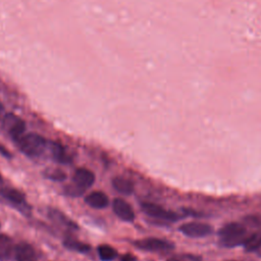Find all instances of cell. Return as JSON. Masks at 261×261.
<instances>
[{"label": "cell", "mask_w": 261, "mask_h": 261, "mask_svg": "<svg viewBox=\"0 0 261 261\" xmlns=\"http://www.w3.org/2000/svg\"><path fill=\"white\" fill-rule=\"evenodd\" d=\"M166 261H181V260H179L178 258H169Z\"/></svg>", "instance_id": "603a6c76"}, {"label": "cell", "mask_w": 261, "mask_h": 261, "mask_svg": "<svg viewBox=\"0 0 261 261\" xmlns=\"http://www.w3.org/2000/svg\"><path fill=\"white\" fill-rule=\"evenodd\" d=\"M15 142L20 151L30 157L40 156L45 151L47 145L46 140L37 134L21 136Z\"/></svg>", "instance_id": "7a4b0ae2"}, {"label": "cell", "mask_w": 261, "mask_h": 261, "mask_svg": "<svg viewBox=\"0 0 261 261\" xmlns=\"http://www.w3.org/2000/svg\"><path fill=\"white\" fill-rule=\"evenodd\" d=\"M141 207L143 212H145L147 215L153 218H157L165 221H176L179 218L178 214H176L175 212L165 210L161 206H158L153 203H143Z\"/></svg>", "instance_id": "5b68a950"}, {"label": "cell", "mask_w": 261, "mask_h": 261, "mask_svg": "<svg viewBox=\"0 0 261 261\" xmlns=\"http://www.w3.org/2000/svg\"><path fill=\"white\" fill-rule=\"evenodd\" d=\"M179 230L189 238H204L212 232V227L207 223L188 222L184 223L179 227Z\"/></svg>", "instance_id": "8992f818"}, {"label": "cell", "mask_w": 261, "mask_h": 261, "mask_svg": "<svg viewBox=\"0 0 261 261\" xmlns=\"http://www.w3.org/2000/svg\"><path fill=\"white\" fill-rule=\"evenodd\" d=\"M72 179L75 187H77L82 191H85L86 189L92 187L95 181V175L92 171L86 168H79L74 171Z\"/></svg>", "instance_id": "ba28073f"}, {"label": "cell", "mask_w": 261, "mask_h": 261, "mask_svg": "<svg viewBox=\"0 0 261 261\" xmlns=\"http://www.w3.org/2000/svg\"><path fill=\"white\" fill-rule=\"evenodd\" d=\"M261 245V236L253 234L249 238H246L244 246L247 251H254Z\"/></svg>", "instance_id": "ac0fdd59"}, {"label": "cell", "mask_w": 261, "mask_h": 261, "mask_svg": "<svg viewBox=\"0 0 261 261\" xmlns=\"http://www.w3.org/2000/svg\"><path fill=\"white\" fill-rule=\"evenodd\" d=\"M0 199L4 200L5 202L9 203L10 205H13L16 208L20 207L21 212H23V208L28 209L27 205H25L24 196L16 190H12V189L0 190Z\"/></svg>", "instance_id": "52a82bcc"}, {"label": "cell", "mask_w": 261, "mask_h": 261, "mask_svg": "<svg viewBox=\"0 0 261 261\" xmlns=\"http://www.w3.org/2000/svg\"><path fill=\"white\" fill-rule=\"evenodd\" d=\"M134 245L144 251L150 252H167L171 251L174 248V245L168 241L156 239V238H149L144 240H139L134 243Z\"/></svg>", "instance_id": "3957f363"}, {"label": "cell", "mask_w": 261, "mask_h": 261, "mask_svg": "<svg viewBox=\"0 0 261 261\" xmlns=\"http://www.w3.org/2000/svg\"><path fill=\"white\" fill-rule=\"evenodd\" d=\"M98 254L102 261H112L116 257V251L108 245H100L98 247Z\"/></svg>", "instance_id": "2e32d148"}, {"label": "cell", "mask_w": 261, "mask_h": 261, "mask_svg": "<svg viewBox=\"0 0 261 261\" xmlns=\"http://www.w3.org/2000/svg\"><path fill=\"white\" fill-rule=\"evenodd\" d=\"M45 175L46 177L50 178V179H53V180H57V181H61V180H64L66 175L63 171L59 170V169H53V170H48L45 172Z\"/></svg>", "instance_id": "d6986e66"}, {"label": "cell", "mask_w": 261, "mask_h": 261, "mask_svg": "<svg viewBox=\"0 0 261 261\" xmlns=\"http://www.w3.org/2000/svg\"><path fill=\"white\" fill-rule=\"evenodd\" d=\"M3 110H4V108H3V105H2V103L0 102V118H1V116H2Z\"/></svg>", "instance_id": "7402d4cb"}, {"label": "cell", "mask_w": 261, "mask_h": 261, "mask_svg": "<svg viewBox=\"0 0 261 261\" xmlns=\"http://www.w3.org/2000/svg\"><path fill=\"white\" fill-rule=\"evenodd\" d=\"M113 207V211L114 213L122 220L124 221H133L135 218V213L133 211V208L130 207V205L125 202L122 199L116 198L113 201L112 204Z\"/></svg>", "instance_id": "9c48e42d"}, {"label": "cell", "mask_w": 261, "mask_h": 261, "mask_svg": "<svg viewBox=\"0 0 261 261\" xmlns=\"http://www.w3.org/2000/svg\"><path fill=\"white\" fill-rule=\"evenodd\" d=\"M0 152H1L3 155H5V156H8V157H9V154H8V152H6V150H5L4 148H2L1 146H0Z\"/></svg>", "instance_id": "44dd1931"}, {"label": "cell", "mask_w": 261, "mask_h": 261, "mask_svg": "<svg viewBox=\"0 0 261 261\" xmlns=\"http://www.w3.org/2000/svg\"><path fill=\"white\" fill-rule=\"evenodd\" d=\"M0 181H1V176H0Z\"/></svg>", "instance_id": "cb8c5ba5"}, {"label": "cell", "mask_w": 261, "mask_h": 261, "mask_svg": "<svg viewBox=\"0 0 261 261\" xmlns=\"http://www.w3.org/2000/svg\"><path fill=\"white\" fill-rule=\"evenodd\" d=\"M112 186L118 193L122 195H130L134 191V186L132 181L121 176L114 177L112 179Z\"/></svg>", "instance_id": "4fadbf2b"}, {"label": "cell", "mask_w": 261, "mask_h": 261, "mask_svg": "<svg viewBox=\"0 0 261 261\" xmlns=\"http://www.w3.org/2000/svg\"><path fill=\"white\" fill-rule=\"evenodd\" d=\"M218 237L221 245L225 247H234L244 244L246 240V228L240 223L231 222L225 224L218 230Z\"/></svg>", "instance_id": "6da1fadb"}, {"label": "cell", "mask_w": 261, "mask_h": 261, "mask_svg": "<svg viewBox=\"0 0 261 261\" xmlns=\"http://www.w3.org/2000/svg\"><path fill=\"white\" fill-rule=\"evenodd\" d=\"M16 261H37V255L33 247L28 243H19L14 248Z\"/></svg>", "instance_id": "30bf717a"}, {"label": "cell", "mask_w": 261, "mask_h": 261, "mask_svg": "<svg viewBox=\"0 0 261 261\" xmlns=\"http://www.w3.org/2000/svg\"><path fill=\"white\" fill-rule=\"evenodd\" d=\"M64 246L72 251H76V252H81V253H85L88 252L91 247L88 244L82 243L80 241H75V240H71V239H67L64 241Z\"/></svg>", "instance_id": "e0dca14e"}, {"label": "cell", "mask_w": 261, "mask_h": 261, "mask_svg": "<svg viewBox=\"0 0 261 261\" xmlns=\"http://www.w3.org/2000/svg\"><path fill=\"white\" fill-rule=\"evenodd\" d=\"M121 261H136V258L130 254H126V255L122 256Z\"/></svg>", "instance_id": "ffe728a7"}, {"label": "cell", "mask_w": 261, "mask_h": 261, "mask_svg": "<svg viewBox=\"0 0 261 261\" xmlns=\"http://www.w3.org/2000/svg\"><path fill=\"white\" fill-rule=\"evenodd\" d=\"M3 127L10 135V137L16 141L19 137L22 136V133L25 129V123L15 114L7 113L3 117Z\"/></svg>", "instance_id": "277c9868"}, {"label": "cell", "mask_w": 261, "mask_h": 261, "mask_svg": "<svg viewBox=\"0 0 261 261\" xmlns=\"http://www.w3.org/2000/svg\"><path fill=\"white\" fill-rule=\"evenodd\" d=\"M12 240L6 234H0V261H5L9 259L12 255Z\"/></svg>", "instance_id": "7c38bea8"}, {"label": "cell", "mask_w": 261, "mask_h": 261, "mask_svg": "<svg viewBox=\"0 0 261 261\" xmlns=\"http://www.w3.org/2000/svg\"><path fill=\"white\" fill-rule=\"evenodd\" d=\"M49 215H50V217H51L54 221H56V222H58V223H61L62 225H65V226H67V227H69V228H74V229L77 228V225H76L74 222H72L70 219H68L65 215H63V214H62L61 212H59L58 210H55V209L50 210Z\"/></svg>", "instance_id": "9a60e30c"}, {"label": "cell", "mask_w": 261, "mask_h": 261, "mask_svg": "<svg viewBox=\"0 0 261 261\" xmlns=\"http://www.w3.org/2000/svg\"><path fill=\"white\" fill-rule=\"evenodd\" d=\"M50 153L53 159L59 163H68L70 161L64 151V148L57 143H50Z\"/></svg>", "instance_id": "5bb4252c"}, {"label": "cell", "mask_w": 261, "mask_h": 261, "mask_svg": "<svg viewBox=\"0 0 261 261\" xmlns=\"http://www.w3.org/2000/svg\"><path fill=\"white\" fill-rule=\"evenodd\" d=\"M85 202L89 206H91L93 208H96V209L105 208L109 204L107 196L102 192H93V193L89 194L86 197Z\"/></svg>", "instance_id": "8fae6325"}]
</instances>
